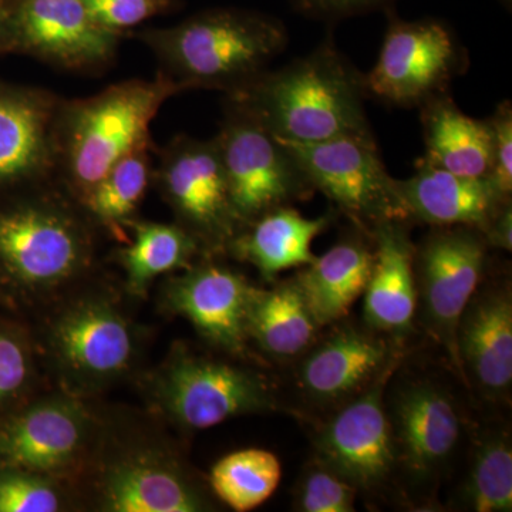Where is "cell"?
Segmentation results:
<instances>
[{
    "mask_svg": "<svg viewBox=\"0 0 512 512\" xmlns=\"http://www.w3.org/2000/svg\"><path fill=\"white\" fill-rule=\"evenodd\" d=\"M227 99L281 140L318 143L372 133L365 111V74L340 52L332 35L309 55L266 70Z\"/></svg>",
    "mask_w": 512,
    "mask_h": 512,
    "instance_id": "1",
    "label": "cell"
},
{
    "mask_svg": "<svg viewBox=\"0 0 512 512\" xmlns=\"http://www.w3.org/2000/svg\"><path fill=\"white\" fill-rule=\"evenodd\" d=\"M137 36L156 56L160 73L183 92H237L266 72L288 45L281 20L234 9L211 10Z\"/></svg>",
    "mask_w": 512,
    "mask_h": 512,
    "instance_id": "2",
    "label": "cell"
},
{
    "mask_svg": "<svg viewBox=\"0 0 512 512\" xmlns=\"http://www.w3.org/2000/svg\"><path fill=\"white\" fill-rule=\"evenodd\" d=\"M180 86L158 73L127 80L87 99L62 100L55 126L56 173L82 200L114 164L150 143V127Z\"/></svg>",
    "mask_w": 512,
    "mask_h": 512,
    "instance_id": "3",
    "label": "cell"
},
{
    "mask_svg": "<svg viewBox=\"0 0 512 512\" xmlns=\"http://www.w3.org/2000/svg\"><path fill=\"white\" fill-rule=\"evenodd\" d=\"M384 406L402 497L433 504L473 426L450 389L434 375H403L400 366L384 392Z\"/></svg>",
    "mask_w": 512,
    "mask_h": 512,
    "instance_id": "4",
    "label": "cell"
},
{
    "mask_svg": "<svg viewBox=\"0 0 512 512\" xmlns=\"http://www.w3.org/2000/svg\"><path fill=\"white\" fill-rule=\"evenodd\" d=\"M278 140L298 161L313 190L322 192L356 228L372 235L383 222H410L373 133L345 134L318 143Z\"/></svg>",
    "mask_w": 512,
    "mask_h": 512,
    "instance_id": "5",
    "label": "cell"
},
{
    "mask_svg": "<svg viewBox=\"0 0 512 512\" xmlns=\"http://www.w3.org/2000/svg\"><path fill=\"white\" fill-rule=\"evenodd\" d=\"M214 138L241 227L315 194L288 148L234 101L225 100L224 120Z\"/></svg>",
    "mask_w": 512,
    "mask_h": 512,
    "instance_id": "6",
    "label": "cell"
},
{
    "mask_svg": "<svg viewBox=\"0 0 512 512\" xmlns=\"http://www.w3.org/2000/svg\"><path fill=\"white\" fill-rule=\"evenodd\" d=\"M466 64V50L446 23L403 20L389 12L379 59L365 74L367 97L400 109H420L447 93Z\"/></svg>",
    "mask_w": 512,
    "mask_h": 512,
    "instance_id": "7",
    "label": "cell"
},
{
    "mask_svg": "<svg viewBox=\"0 0 512 512\" xmlns=\"http://www.w3.org/2000/svg\"><path fill=\"white\" fill-rule=\"evenodd\" d=\"M483 232L473 227H431L414 244L417 308L431 338L446 352L461 380L457 328L464 309L483 284L488 259Z\"/></svg>",
    "mask_w": 512,
    "mask_h": 512,
    "instance_id": "8",
    "label": "cell"
},
{
    "mask_svg": "<svg viewBox=\"0 0 512 512\" xmlns=\"http://www.w3.org/2000/svg\"><path fill=\"white\" fill-rule=\"evenodd\" d=\"M156 396L164 412L190 430L274 412L279 404L272 384L254 370L188 352L175 353L168 362Z\"/></svg>",
    "mask_w": 512,
    "mask_h": 512,
    "instance_id": "9",
    "label": "cell"
},
{
    "mask_svg": "<svg viewBox=\"0 0 512 512\" xmlns=\"http://www.w3.org/2000/svg\"><path fill=\"white\" fill-rule=\"evenodd\" d=\"M397 367L330 413L313 440L315 460L367 498L400 493L396 451L384 406V392Z\"/></svg>",
    "mask_w": 512,
    "mask_h": 512,
    "instance_id": "10",
    "label": "cell"
},
{
    "mask_svg": "<svg viewBox=\"0 0 512 512\" xmlns=\"http://www.w3.org/2000/svg\"><path fill=\"white\" fill-rule=\"evenodd\" d=\"M153 178L177 214L178 225L201 247L227 249L241 231L215 138L175 137L161 151Z\"/></svg>",
    "mask_w": 512,
    "mask_h": 512,
    "instance_id": "11",
    "label": "cell"
},
{
    "mask_svg": "<svg viewBox=\"0 0 512 512\" xmlns=\"http://www.w3.org/2000/svg\"><path fill=\"white\" fill-rule=\"evenodd\" d=\"M298 359L295 382L302 400L329 414L356 399L403 362V342L366 325L340 320Z\"/></svg>",
    "mask_w": 512,
    "mask_h": 512,
    "instance_id": "12",
    "label": "cell"
},
{
    "mask_svg": "<svg viewBox=\"0 0 512 512\" xmlns=\"http://www.w3.org/2000/svg\"><path fill=\"white\" fill-rule=\"evenodd\" d=\"M90 251L82 222L57 202H32L0 212V262L22 285H62L87 265Z\"/></svg>",
    "mask_w": 512,
    "mask_h": 512,
    "instance_id": "13",
    "label": "cell"
},
{
    "mask_svg": "<svg viewBox=\"0 0 512 512\" xmlns=\"http://www.w3.org/2000/svg\"><path fill=\"white\" fill-rule=\"evenodd\" d=\"M12 32L16 45L29 55L80 73L109 66L121 37L96 25L83 0H20Z\"/></svg>",
    "mask_w": 512,
    "mask_h": 512,
    "instance_id": "14",
    "label": "cell"
},
{
    "mask_svg": "<svg viewBox=\"0 0 512 512\" xmlns=\"http://www.w3.org/2000/svg\"><path fill=\"white\" fill-rule=\"evenodd\" d=\"M461 383L491 406H510L512 292L508 279L481 284L457 328Z\"/></svg>",
    "mask_w": 512,
    "mask_h": 512,
    "instance_id": "15",
    "label": "cell"
},
{
    "mask_svg": "<svg viewBox=\"0 0 512 512\" xmlns=\"http://www.w3.org/2000/svg\"><path fill=\"white\" fill-rule=\"evenodd\" d=\"M89 433L82 406L67 399L46 400L0 429V460L16 470L56 473L82 454Z\"/></svg>",
    "mask_w": 512,
    "mask_h": 512,
    "instance_id": "16",
    "label": "cell"
},
{
    "mask_svg": "<svg viewBox=\"0 0 512 512\" xmlns=\"http://www.w3.org/2000/svg\"><path fill=\"white\" fill-rule=\"evenodd\" d=\"M252 288L244 276L220 264H202L175 279L167 302L175 313L232 355L247 349V311Z\"/></svg>",
    "mask_w": 512,
    "mask_h": 512,
    "instance_id": "17",
    "label": "cell"
},
{
    "mask_svg": "<svg viewBox=\"0 0 512 512\" xmlns=\"http://www.w3.org/2000/svg\"><path fill=\"white\" fill-rule=\"evenodd\" d=\"M53 348L64 369L83 382H103L119 375L134 352L127 320L104 301H82L53 326Z\"/></svg>",
    "mask_w": 512,
    "mask_h": 512,
    "instance_id": "18",
    "label": "cell"
},
{
    "mask_svg": "<svg viewBox=\"0 0 512 512\" xmlns=\"http://www.w3.org/2000/svg\"><path fill=\"white\" fill-rule=\"evenodd\" d=\"M372 238L375 258L362 295L363 322L404 342L419 309L410 222H383L373 228Z\"/></svg>",
    "mask_w": 512,
    "mask_h": 512,
    "instance_id": "19",
    "label": "cell"
},
{
    "mask_svg": "<svg viewBox=\"0 0 512 512\" xmlns=\"http://www.w3.org/2000/svg\"><path fill=\"white\" fill-rule=\"evenodd\" d=\"M60 101L47 90H0V185L56 173Z\"/></svg>",
    "mask_w": 512,
    "mask_h": 512,
    "instance_id": "20",
    "label": "cell"
},
{
    "mask_svg": "<svg viewBox=\"0 0 512 512\" xmlns=\"http://www.w3.org/2000/svg\"><path fill=\"white\" fill-rule=\"evenodd\" d=\"M397 191L410 222L430 227H473L481 232L497 208L511 198L498 194L488 178L461 177L417 161L416 173L396 180Z\"/></svg>",
    "mask_w": 512,
    "mask_h": 512,
    "instance_id": "21",
    "label": "cell"
},
{
    "mask_svg": "<svg viewBox=\"0 0 512 512\" xmlns=\"http://www.w3.org/2000/svg\"><path fill=\"white\" fill-rule=\"evenodd\" d=\"M373 258L372 235L355 227L353 234L340 239L293 276L320 328L346 319L365 292Z\"/></svg>",
    "mask_w": 512,
    "mask_h": 512,
    "instance_id": "22",
    "label": "cell"
},
{
    "mask_svg": "<svg viewBox=\"0 0 512 512\" xmlns=\"http://www.w3.org/2000/svg\"><path fill=\"white\" fill-rule=\"evenodd\" d=\"M333 214L308 218L288 207L275 208L244 225L229 242L227 251L254 265L266 279L315 261L312 244L330 227Z\"/></svg>",
    "mask_w": 512,
    "mask_h": 512,
    "instance_id": "23",
    "label": "cell"
},
{
    "mask_svg": "<svg viewBox=\"0 0 512 512\" xmlns=\"http://www.w3.org/2000/svg\"><path fill=\"white\" fill-rule=\"evenodd\" d=\"M106 511L200 512L205 495L173 464L153 457H131L110 468L101 488Z\"/></svg>",
    "mask_w": 512,
    "mask_h": 512,
    "instance_id": "24",
    "label": "cell"
},
{
    "mask_svg": "<svg viewBox=\"0 0 512 512\" xmlns=\"http://www.w3.org/2000/svg\"><path fill=\"white\" fill-rule=\"evenodd\" d=\"M427 163L461 175L487 178L491 170V130L458 109L450 94L433 97L420 107Z\"/></svg>",
    "mask_w": 512,
    "mask_h": 512,
    "instance_id": "25",
    "label": "cell"
},
{
    "mask_svg": "<svg viewBox=\"0 0 512 512\" xmlns=\"http://www.w3.org/2000/svg\"><path fill=\"white\" fill-rule=\"evenodd\" d=\"M320 326L293 276L271 289L252 288L248 339L276 360H298L319 338Z\"/></svg>",
    "mask_w": 512,
    "mask_h": 512,
    "instance_id": "26",
    "label": "cell"
},
{
    "mask_svg": "<svg viewBox=\"0 0 512 512\" xmlns=\"http://www.w3.org/2000/svg\"><path fill=\"white\" fill-rule=\"evenodd\" d=\"M463 480L456 488L457 510L512 511V444L504 427L471 431Z\"/></svg>",
    "mask_w": 512,
    "mask_h": 512,
    "instance_id": "27",
    "label": "cell"
},
{
    "mask_svg": "<svg viewBox=\"0 0 512 512\" xmlns=\"http://www.w3.org/2000/svg\"><path fill=\"white\" fill-rule=\"evenodd\" d=\"M128 222L133 228V241L121 249L120 261L133 292H144L157 276L187 268L202 248L181 225Z\"/></svg>",
    "mask_w": 512,
    "mask_h": 512,
    "instance_id": "28",
    "label": "cell"
},
{
    "mask_svg": "<svg viewBox=\"0 0 512 512\" xmlns=\"http://www.w3.org/2000/svg\"><path fill=\"white\" fill-rule=\"evenodd\" d=\"M151 148L150 141L121 158L80 200L99 224L117 228L131 221L153 180Z\"/></svg>",
    "mask_w": 512,
    "mask_h": 512,
    "instance_id": "29",
    "label": "cell"
},
{
    "mask_svg": "<svg viewBox=\"0 0 512 512\" xmlns=\"http://www.w3.org/2000/svg\"><path fill=\"white\" fill-rule=\"evenodd\" d=\"M281 461L262 448H245L221 458L211 471L215 495L237 512L255 510L281 483Z\"/></svg>",
    "mask_w": 512,
    "mask_h": 512,
    "instance_id": "30",
    "label": "cell"
},
{
    "mask_svg": "<svg viewBox=\"0 0 512 512\" xmlns=\"http://www.w3.org/2000/svg\"><path fill=\"white\" fill-rule=\"evenodd\" d=\"M357 497L353 485L313 460L296 483L293 505L302 512H353Z\"/></svg>",
    "mask_w": 512,
    "mask_h": 512,
    "instance_id": "31",
    "label": "cell"
},
{
    "mask_svg": "<svg viewBox=\"0 0 512 512\" xmlns=\"http://www.w3.org/2000/svg\"><path fill=\"white\" fill-rule=\"evenodd\" d=\"M62 508L59 493L36 473L0 474V512H55Z\"/></svg>",
    "mask_w": 512,
    "mask_h": 512,
    "instance_id": "32",
    "label": "cell"
},
{
    "mask_svg": "<svg viewBox=\"0 0 512 512\" xmlns=\"http://www.w3.org/2000/svg\"><path fill=\"white\" fill-rule=\"evenodd\" d=\"M90 18L116 35L167 12L175 0H83Z\"/></svg>",
    "mask_w": 512,
    "mask_h": 512,
    "instance_id": "33",
    "label": "cell"
},
{
    "mask_svg": "<svg viewBox=\"0 0 512 512\" xmlns=\"http://www.w3.org/2000/svg\"><path fill=\"white\" fill-rule=\"evenodd\" d=\"M491 130V170L488 181L498 194H512V106L510 100L498 104L493 116L487 119Z\"/></svg>",
    "mask_w": 512,
    "mask_h": 512,
    "instance_id": "34",
    "label": "cell"
},
{
    "mask_svg": "<svg viewBox=\"0 0 512 512\" xmlns=\"http://www.w3.org/2000/svg\"><path fill=\"white\" fill-rule=\"evenodd\" d=\"M289 2L293 10L305 18L333 23L387 8L394 0H289Z\"/></svg>",
    "mask_w": 512,
    "mask_h": 512,
    "instance_id": "35",
    "label": "cell"
},
{
    "mask_svg": "<svg viewBox=\"0 0 512 512\" xmlns=\"http://www.w3.org/2000/svg\"><path fill=\"white\" fill-rule=\"evenodd\" d=\"M29 375V356L22 343L0 332V400L12 396Z\"/></svg>",
    "mask_w": 512,
    "mask_h": 512,
    "instance_id": "36",
    "label": "cell"
},
{
    "mask_svg": "<svg viewBox=\"0 0 512 512\" xmlns=\"http://www.w3.org/2000/svg\"><path fill=\"white\" fill-rule=\"evenodd\" d=\"M483 235L488 247L511 252L512 249V204L505 201L494 212Z\"/></svg>",
    "mask_w": 512,
    "mask_h": 512,
    "instance_id": "37",
    "label": "cell"
},
{
    "mask_svg": "<svg viewBox=\"0 0 512 512\" xmlns=\"http://www.w3.org/2000/svg\"><path fill=\"white\" fill-rule=\"evenodd\" d=\"M501 3H503V5L505 6V8H507L508 6V9L511 8V3H512V0H500Z\"/></svg>",
    "mask_w": 512,
    "mask_h": 512,
    "instance_id": "38",
    "label": "cell"
}]
</instances>
